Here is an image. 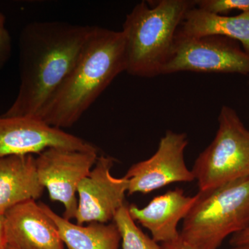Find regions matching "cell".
Wrapping results in <instances>:
<instances>
[{
	"instance_id": "6da1fadb",
	"label": "cell",
	"mask_w": 249,
	"mask_h": 249,
	"mask_svg": "<svg viewBox=\"0 0 249 249\" xmlns=\"http://www.w3.org/2000/svg\"><path fill=\"white\" fill-rule=\"evenodd\" d=\"M92 26L50 21L27 24L19 38V86L3 116L38 119L41 111L68 76Z\"/></svg>"
},
{
	"instance_id": "7a4b0ae2",
	"label": "cell",
	"mask_w": 249,
	"mask_h": 249,
	"mask_svg": "<svg viewBox=\"0 0 249 249\" xmlns=\"http://www.w3.org/2000/svg\"><path fill=\"white\" fill-rule=\"evenodd\" d=\"M126 69L122 31L92 26L76 65L38 119L56 128L72 127Z\"/></svg>"
},
{
	"instance_id": "3957f363",
	"label": "cell",
	"mask_w": 249,
	"mask_h": 249,
	"mask_svg": "<svg viewBox=\"0 0 249 249\" xmlns=\"http://www.w3.org/2000/svg\"><path fill=\"white\" fill-rule=\"evenodd\" d=\"M193 0H160L154 6L145 1L126 16L122 33L125 47L126 72L134 76L160 75L169 58L175 36Z\"/></svg>"
},
{
	"instance_id": "277c9868",
	"label": "cell",
	"mask_w": 249,
	"mask_h": 249,
	"mask_svg": "<svg viewBox=\"0 0 249 249\" xmlns=\"http://www.w3.org/2000/svg\"><path fill=\"white\" fill-rule=\"evenodd\" d=\"M179 232L195 249H218L224 240L249 227V176L199 191Z\"/></svg>"
},
{
	"instance_id": "5b68a950",
	"label": "cell",
	"mask_w": 249,
	"mask_h": 249,
	"mask_svg": "<svg viewBox=\"0 0 249 249\" xmlns=\"http://www.w3.org/2000/svg\"><path fill=\"white\" fill-rule=\"evenodd\" d=\"M212 142L192 168L199 191L249 176V130L232 108L223 106Z\"/></svg>"
},
{
	"instance_id": "8992f818",
	"label": "cell",
	"mask_w": 249,
	"mask_h": 249,
	"mask_svg": "<svg viewBox=\"0 0 249 249\" xmlns=\"http://www.w3.org/2000/svg\"><path fill=\"white\" fill-rule=\"evenodd\" d=\"M180 71L249 75V52L241 47L240 42L224 36L176 35L160 75Z\"/></svg>"
},
{
	"instance_id": "52a82bcc",
	"label": "cell",
	"mask_w": 249,
	"mask_h": 249,
	"mask_svg": "<svg viewBox=\"0 0 249 249\" xmlns=\"http://www.w3.org/2000/svg\"><path fill=\"white\" fill-rule=\"evenodd\" d=\"M98 158V152L61 147L47 149L36 158L41 184L48 191L51 200L63 204V217L67 220L76 217L78 185L92 169Z\"/></svg>"
},
{
	"instance_id": "ba28073f",
	"label": "cell",
	"mask_w": 249,
	"mask_h": 249,
	"mask_svg": "<svg viewBox=\"0 0 249 249\" xmlns=\"http://www.w3.org/2000/svg\"><path fill=\"white\" fill-rule=\"evenodd\" d=\"M188 144L186 134L167 131L157 152L150 158L134 163L124 175L128 181V195L147 194L170 183L196 181L185 162Z\"/></svg>"
},
{
	"instance_id": "9c48e42d",
	"label": "cell",
	"mask_w": 249,
	"mask_h": 249,
	"mask_svg": "<svg viewBox=\"0 0 249 249\" xmlns=\"http://www.w3.org/2000/svg\"><path fill=\"white\" fill-rule=\"evenodd\" d=\"M51 147L98 152L84 139L36 118L0 115V157L39 155Z\"/></svg>"
},
{
	"instance_id": "30bf717a",
	"label": "cell",
	"mask_w": 249,
	"mask_h": 249,
	"mask_svg": "<svg viewBox=\"0 0 249 249\" xmlns=\"http://www.w3.org/2000/svg\"><path fill=\"white\" fill-rule=\"evenodd\" d=\"M114 160L109 157H98L89 173L79 183V199L76 224L108 223L114 220L116 213L125 204L128 181L124 178L111 175Z\"/></svg>"
},
{
	"instance_id": "8fae6325",
	"label": "cell",
	"mask_w": 249,
	"mask_h": 249,
	"mask_svg": "<svg viewBox=\"0 0 249 249\" xmlns=\"http://www.w3.org/2000/svg\"><path fill=\"white\" fill-rule=\"evenodd\" d=\"M4 223L9 248L65 249L56 226L36 200L24 201L7 210Z\"/></svg>"
},
{
	"instance_id": "7c38bea8",
	"label": "cell",
	"mask_w": 249,
	"mask_h": 249,
	"mask_svg": "<svg viewBox=\"0 0 249 249\" xmlns=\"http://www.w3.org/2000/svg\"><path fill=\"white\" fill-rule=\"evenodd\" d=\"M196 199V196H187L182 189L175 188L155 196L145 207L129 205V213L134 222L150 231L155 242L165 243L178 238V223L186 217Z\"/></svg>"
},
{
	"instance_id": "4fadbf2b",
	"label": "cell",
	"mask_w": 249,
	"mask_h": 249,
	"mask_svg": "<svg viewBox=\"0 0 249 249\" xmlns=\"http://www.w3.org/2000/svg\"><path fill=\"white\" fill-rule=\"evenodd\" d=\"M34 155L0 157V213L43 194Z\"/></svg>"
},
{
	"instance_id": "5bb4252c",
	"label": "cell",
	"mask_w": 249,
	"mask_h": 249,
	"mask_svg": "<svg viewBox=\"0 0 249 249\" xmlns=\"http://www.w3.org/2000/svg\"><path fill=\"white\" fill-rule=\"evenodd\" d=\"M176 35L185 37L224 36L240 42L242 48L249 52V13L229 17L206 12L196 6L187 13Z\"/></svg>"
},
{
	"instance_id": "9a60e30c",
	"label": "cell",
	"mask_w": 249,
	"mask_h": 249,
	"mask_svg": "<svg viewBox=\"0 0 249 249\" xmlns=\"http://www.w3.org/2000/svg\"><path fill=\"white\" fill-rule=\"evenodd\" d=\"M39 204L56 226L60 238L68 249H119L121 237L114 223L92 222L87 226L73 224L44 203Z\"/></svg>"
},
{
	"instance_id": "2e32d148",
	"label": "cell",
	"mask_w": 249,
	"mask_h": 249,
	"mask_svg": "<svg viewBox=\"0 0 249 249\" xmlns=\"http://www.w3.org/2000/svg\"><path fill=\"white\" fill-rule=\"evenodd\" d=\"M113 221L120 232L122 249H162L157 242L137 227L129 214L127 204L116 213Z\"/></svg>"
},
{
	"instance_id": "e0dca14e",
	"label": "cell",
	"mask_w": 249,
	"mask_h": 249,
	"mask_svg": "<svg viewBox=\"0 0 249 249\" xmlns=\"http://www.w3.org/2000/svg\"><path fill=\"white\" fill-rule=\"evenodd\" d=\"M198 9L211 14L222 15L232 10L249 13V0H196Z\"/></svg>"
},
{
	"instance_id": "ac0fdd59",
	"label": "cell",
	"mask_w": 249,
	"mask_h": 249,
	"mask_svg": "<svg viewBox=\"0 0 249 249\" xmlns=\"http://www.w3.org/2000/svg\"><path fill=\"white\" fill-rule=\"evenodd\" d=\"M12 54V39L6 27V17L0 12V70L9 62Z\"/></svg>"
},
{
	"instance_id": "d6986e66",
	"label": "cell",
	"mask_w": 249,
	"mask_h": 249,
	"mask_svg": "<svg viewBox=\"0 0 249 249\" xmlns=\"http://www.w3.org/2000/svg\"><path fill=\"white\" fill-rule=\"evenodd\" d=\"M232 247L241 245H249V227L232 235L229 241Z\"/></svg>"
},
{
	"instance_id": "ffe728a7",
	"label": "cell",
	"mask_w": 249,
	"mask_h": 249,
	"mask_svg": "<svg viewBox=\"0 0 249 249\" xmlns=\"http://www.w3.org/2000/svg\"><path fill=\"white\" fill-rule=\"evenodd\" d=\"M160 247L162 249H195L183 242L180 236L176 240L162 243Z\"/></svg>"
},
{
	"instance_id": "44dd1931",
	"label": "cell",
	"mask_w": 249,
	"mask_h": 249,
	"mask_svg": "<svg viewBox=\"0 0 249 249\" xmlns=\"http://www.w3.org/2000/svg\"><path fill=\"white\" fill-rule=\"evenodd\" d=\"M6 235H5L4 214L0 213V249H6Z\"/></svg>"
},
{
	"instance_id": "7402d4cb",
	"label": "cell",
	"mask_w": 249,
	"mask_h": 249,
	"mask_svg": "<svg viewBox=\"0 0 249 249\" xmlns=\"http://www.w3.org/2000/svg\"><path fill=\"white\" fill-rule=\"evenodd\" d=\"M230 249H249V245L236 246V247H232Z\"/></svg>"
},
{
	"instance_id": "603a6c76",
	"label": "cell",
	"mask_w": 249,
	"mask_h": 249,
	"mask_svg": "<svg viewBox=\"0 0 249 249\" xmlns=\"http://www.w3.org/2000/svg\"><path fill=\"white\" fill-rule=\"evenodd\" d=\"M6 249H13L9 248V247H7V248H6Z\"/></svg>"
}]
</instances>
